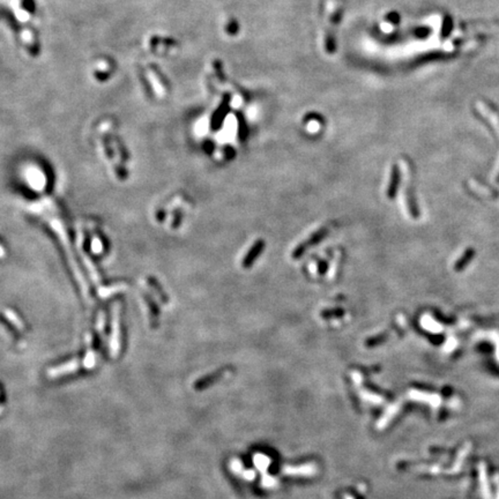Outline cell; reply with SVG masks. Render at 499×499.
Instances as JSON below:
<instances>
[{"label": "cell", "instance_id": "7", "mask_svg": "<svg viewBox=\"0 0 499 499\" xmlns=\"http://www.w3.org/2000/svg\"><path fill=\"white\" fill-rule=\"evenodd\" d=\"M387 339V334H378V335H374L372 336V338L367 339L366 342H365V346L366 347H370V348H372V347H377L379 345H382V343H384L386 341Z\"/></svg>", "mask_w": 499, "mask_h": 499}, {"label": "cell", "instance_id": "3", "mask_svg": "<svg viewBox=\"0 0 499 499\" xmlns=\"http://www.w3.org/2000/svg\"><path fill=\"white\" fill-rule=\"evenodd\" d=\"M283 471L290 476H311L317 471V466L313 463L301 464V466H288L285 468Z\"/></svg>", "mask_w": 499, "mask_h": 499}, {"label": "cell", "instance_id": "8", "mask_svg": "<svg viewBox=\"0 0 499 499\" xmlns=\"http://www.w3.org/2000/svg\"><path fill=\"white\" fill-rule=\"evenodd\" d=\"M255 460V463H257L258 467L260 468H266L269 464V463H267L268 459L266 457H264V455H257V457L254 458Z\"/></svg>", "mask_w": 499, "mask_h": 499}, {"label": "cell", "instance_id": "6", "mask_svg": "<svg viewBox=\"0 0 499 499\" xmlns=\"http://www.w3.org/2000/svg\"><path fill=\"white\" fill-rule=\"evenodd\" d=\"M224 372H225V370L222 369V371H217V372H215L213 374H210V376H207L206 378H204V380H201V383H198L197 387H205V386L211 385L212 383H215L216 380L221 379V377H223Z\"/></svg>", "mask_w": 499, "mask_h": 499}, {"label": "cell", "instance_id": "5", "mask_svg": "<svg viewBox=\"0 0 499 499\" xmlns=\"http://www.w3.org/2000/svg\"><path fill=\"white\" fill-rule=\"evenodd\" d=\"M346 311L341 308H334V309H326V310H322L321 312H320V317H321L322 319H333V318H341V317L345 316Z\"/></svg>", "mask_w": 499, "mask_h": 499}, {"label": "cell", "instance_id": "4", "mask_svg": "<svg viewBox=\"0 0 499 499\" xmlns=\"http://www.w3.org/2000/svg\"><path fill=\"white\" fill-rule=\"evenodd\" d=\"M400 180H401V175H400L399 165L395 164V165H393L392 171H391L390 183H389V187H387V192H386L387 198L391 199V200H393V199L396 197L397 188H399V185H400Z\"/></svg>", "mask_w": 499, "mask_h": 499}, {"label": "cell", "instance_id": "2", "mask_svg": "<svg viewBox=\"0 0 499 499\" xmlns=\"http://www.w3.org/2000/svg\"><path fill=\"white\" fill-rule=\"evenodd\" d=\"M265 250V241L264 239H257L253 245L251 246V249L249 250L248 253L245 254L244 259L242 261V266L244 268H251L252 265L254 264L255 260H257L258 257H260L262 252Z\"/></svg>", "mask_w": 499, "mask_h": 499}, {"label": "cell", "instance_id": "1", "mask_svg": "<svg viewBox=\"0 0 499 499\" xmlns=\"http://www.w3.org/2000/svg\"><path fill=\"white\" fill-rule=\"evenodd\" d=\"M327 234H328V230H327V228H320L319 230H317L316 232H313V234L310 236V237L308 239H305L304 242H302L301 244H298L297 246H296L294 251H292V258L294 259H298L301 258L303 254L305 253L306 251L310 248H312V246H315L317 244H319L320 242L322 241L323 238L326 237Z\"/></svg>", "mask_w": 499, "mask_h": 499}, {"label": "cell", "instance_id": "9", "mask_svg": "<svg viewBox=\"0 0 499 499\" xmlns=\"http://www.w3.org/2000/svg\"><path fill=\"white\" fill-rule=\"evenodd\" d=\"M346 499H355V498H354V497H353V496H350V495H347V496H346Z\"/></svg>", "mask_w": 499, "mask_h": 499}]
</instances>
